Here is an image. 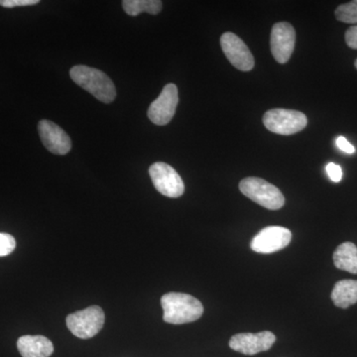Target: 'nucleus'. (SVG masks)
I'll list each match as a JSON object with an SVG mask.
<instances>
[{
	"mask_svg": "<svg viewBox=\"0 0 357 357\" xmlns=\"http://www.w3.org/2000/svg\"><path fill=\"white\" fill-rule=\"evenodd\" d=\"M163 319L172 325L192 323L201 318L203 304L196 298L184 293H167L161 298Z\"/></svg>",
	"mask_w": 357,
	"mask_h": 357,
	"instance_id": "obj_1",
	"label": "nucleus"
},
{
	"mask_svg": "<svg viewBox=\"0 0 357 357\" xmlns=\"http://www.w3.org/2000/svg\"><path fill=\"white\" fill-rule=\"evenodd\" d=\"M70 79L105 103H112L116 98L114 82L102 70L88 66H74L70 70Z\"/></svg>",
	"mask_w": 357,
	"mask_h": 357,
	"instance_id": "obj_2",
	"label": "nucleus"
},
{
	"mask_svg": "<svg viewBox=\"0 0 357 357\" xmlns=\"http://www.w3.org/2000/svg\"><path fill=\"white\" fill-rule=\"evenodd\" d=\"M239 189L244 196L267 210H280L285 204V198L280 190L261 178H243Z\"/></svg>",
	"mask_w": 357,
	"mask_h": 357,
	"instance_id": "obj_3",
	"label": "nucleus"
},
{
	"mask_svg": "<svg viewBox=\"0 0 357 357\" xmlns=\"http://www.w3.org/2000/svg\"><path fill=\"white\" fill-rule=\"evenodd\" d=\"M105 312L102 307L91 306L83 311L70 314L66 319V323L75 337L89 340L102 331L105 325Z\"/></svg>",
	"mask_w": 357,
	"mask_h": 357,
	"instance_id": "obj_4",
	"label": "nucleus"
},
{
	"mask_svg": "<svg viewBox=\"0 0 357 357\" xmlns=\"http://www.w3.org/2000/svg\"><path fill=\"white\" fill-rule=\"evenodd\" d=\"M265 128L280 135H292L306 128V115L297 110L274 109L268 110L263 116Z\"/></svg>",
	"mask_w": 357,
	"mask_h": 357,
	"instance_id": "obj_5",
	"label": "nucleus"
},
{
	"mask_svg": "<svg viewBox=\"0 0 357 357\" xmlns=\"http://www.w3.org/2000/svg\"><path fill=\"white\" fill-rule=\"evenodd\" d=\"M149 175L155 189L168 198H178L185 192L182 178L172 166L156 162L150 166Z\"/></svg>",
	"mask_w": 357,
	"mask_h": 357,
	"instance_id": "obj_6",
	"label": "nucleus"
},
{
	"mask_svg": "<svg viewBox=\"0 0 357 357\" xmlns=\"http://www.w3.org/2000/svg\"><path fill=\"white\" fill-rule=\"evenodd\" d=\"M178 103V88L168 84L148 109V117L156 126H166L172 121Z\"/></svg>",
	"mask_w": 357,
	"mask_h": 357,
	"instance_id": "obj_7",
	"label": "nucleus"
},
{
	"mask_svg": "<svg viewBox=\"0 0 357 357\" xmlns=\"http://www.w3.org/2000/svg\"><path fill=\"white\" fill-rule=\"evenodd\" d=\"M292 239L290 229L282 227H267L260 230L250 243L255 252L270 255L287 248Z\"/></svg>",
	"mask_w": 357,
	"mask_h": 357,
	"instance_id": "obj_8",
	"label": "nucleus"
},
{
	"mask_svg": "<svg viewBox=\"0 0 357 357\" xmlns=\"http://www.w3.org/2000/svg\"><path fill=\"white\" fill-rule=\"evenodd\" d=\"M220 46L230 64L243 72L255 67V58L243 40L234 33L227 32L220 37Z\"/></svg>",
	"mask_w": 357,
	"mask_h": 357,
	"instance_id": "obj_9",
	"label": "nucleus"
},
{
	"mask_svg": "<svg viewBox=\"0 0 357 357\" xmlns=\"http://www.w3.org/2000/svg\"><path fill=\"white\" fill-rule=\"evenodd\" d=\"M296 32L290 23H276L272 28L271 46L272 55L279 64H286L292 56L295 48Z\"/></svg>",
	"mask_w": 357,
	"mask_h": 357,
	"instance_id": "obj_10",
	"label": "nucleus"
},
{
	"mask_svg": "<svg viewBox=\"0 0 357 357\" xmlns=\"http://www.w3.org/2000/svg\"><path fill=\"white\" fill-rule=\"evenodd\" d=\"M275 342L276 337L274 333L268 331L258 333H237L230 338L229 347L245 356H255L259 352L269 351Z\"/></svg>",
	"mask_w": 357,
	"mask_h": 357,
	"instance_id": "obj_11",
	"label": "nucleus"
},
{
	"mask_svg": "<svg viewBox=\"0 0 357 357\" xmlns=\"http://www.w3.org/2000/svg\"><path fill=\"white\" fill-rule=\"evenodd\" d=\"M38 131L42 143L51 153L66 155L72 149L70 136L60 126L50 121H41Z\"/></svg>",
	"mask_w": 357,
	"mask_h": 357,
	"instance_id": "obj_12",
	"label": "nucleus"
},
{
	"mask_svg": "<svg viewBox=\"0 0 357 357\" xmlns=\"http://www.w3.org/2000/svg\"><path fill=\"white\" fill-rule=\"evenodd\" d=\"M17 349L22 357H50L54 345L43 335H23L18 338Z\"/></svg>",
	"mask_w": 357,
	"mask_h": 357,
	"instance_id": "obj_13",
	"label": "nucleus"
},
{
	"mask_svg": "<svg viewBox=\"0 0 357 357\" xmlns=\"http://www.w3.org/2000/svg\"><path fill=\"white\" fill-rule=\"evenodd\" d=\"M333 304L347 309L357 303V280H342L335 283L331 295Z\"/></svg>",
	"mask_w": 357,
	"mask_h": 357,
	"instance_id": "obj_14",
	"label": "nucleus"
},
{
	"mask_svg": "<svg viewBox=\"0 0 357 357\" xmlns=\"http://www.w3.org/2000/svg\"><path fill=\"white\" fill-rule=\"evenodd\" d=\"M335 266L340 270L357 274V246L352 243H344L337 246L333 256Z\"/></svg>",
	"mask_w": 357,
	"mask_h": 357,
	"instance_id": "obj_15",
	"label": "nucleus"
},
{
	"mask_svg": "<svg viewBox=\"0 0 357 357\" xmlns=\"http://www.w3.org/2000/svg\"><path fill=\"white\" fill-rule=\"evenodd\" d=\"M122 7L130 16H137L143 13L156 15L161 13L163 3L160 0H124Z\"/></svg>",
	"mask_w": 357,
	"mask_h": 357,
	"instance_id": "obj_16",
	"label": "nucleus"
},
{
	"mask_svg": "<svg viewBox=\"0 0 357 357\" xmlns=\"http://www.w3.org/2000/svg\"><path fill=\"white\" fill-rule=\"evenodd\" d=\"M335 17L340 22L356 24L357 23V0L342 4L335 9Z\"/></svg>",
	"mask_w": 357,
	"mask_h": 357,
	"instance_id": "obj_17",
	"label": "nucleus"
},
{
	"mask_svg": "<svg viewBox=\"0 0 357 357\" xmlns=\"http://www.w3.org/2000/svg\"><path fill=\"white\" fill-rule=\"evenodd\" d=\"M16 248L15 238L8 234H0V257L13 252Z\"/></svg>",
	"mask_w": 357,
	"mask_h": 357,
	"instance_id": "obj_18",
	"label": "nucleus"
},
{
	"mask_svg": "<svg viewBox=\"0 0 357 357\" xmlns=\"http://www.w3.org/2000/svg\"><path fill=\"white\" fill-rule=\"evenodd\" d=\"M39 2V0H0V6L14 8V7L36 6Z\"/></svg>",
	"mask_w": 357,
	"mask_h": 357,
	"instance_id": "obj_19",
	"label": "nucleus"
},
{
	"mask_svg": "<svg viewBox=\"0 0 357 357\" xmlns=\"http://www.w3.org/2000/svg\"><path fill=\"white\" fill-rule=\"evenodd\" d=\"M326 174L333 182L338 183L342 178V167L335 163H328L326 167Z\"/></svg>",
	"mask_w": 357,
	"mask_h": 357,
	"instance_id": "obj_20",
	"label": "nucleus"
},
{
	"mask_svg": "<svg viewBox=\"0 0 357 357\" xmlns=\"http://www.w3.org/2000/svg\"><path fill=\"white\" fill-rule=\"evenodd\" d=\"M345 42L351 49H357V25L351 26L345 32Z\"/></svg>",
	"mask_w": 357,
	"mask_h": 357,
	"instance_id": "obj_21",
	"label": "nucleus"
},
{
	"mask_svg": "<svg viewBox=\"0 0 357 357\" xmlns=\"http://www.w3.org/2000/svg\"><path fill=\"white\" fill-rule=\"evenodd\" d=\"M335 144L338 147V149L342 150V152L347 154H354L356 152V148L354 147V145L351 144L344 137L342 136H340L337 137V141H335Z\"/></svg>",
	"mask_w": 357,
	"mask_h": 357,
	"instance_id": "obj_22",
	"label": "nucleus"
},
{
	"mask_svg": "<svg viewBox=\"0 0 357 357\" xmlns=\"http://www.w3.org/2000/svg\"><path fill=\"white\" fill-rule=\"evenodd\" d=\"M354 66H356V70H357V59H356V63H354Z\"/></svg>",
	"mask_w": 357,
	"mask_h": 357,
	"instance_id": "obj_23",
	"label": "nucleus"
}]
</instances>
